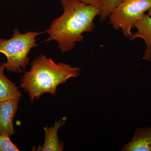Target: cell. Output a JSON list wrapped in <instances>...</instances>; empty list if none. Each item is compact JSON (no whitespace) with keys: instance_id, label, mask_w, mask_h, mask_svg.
I'll return each instance as SVG.
<instances>
[{"instance_id":"10","label":"cell","mask_w":151,"mask_h":151,"mask_svg":"<svg viewBox=\"0 0 151 151\" xmlns=\"http://www.w3.org/2000/svg\"><path fill=\"white\" fill-rule=\"evenodd\" d=\"M122 1V0H105L99 15L100 22L105 21Z\"/></svg>"},{"instance_id":"5","label":"cell","mask_w":151,"mask_h":151,"mask_svg":"<svg viewBox=\"0 0 151 151\" xmlns=\"http://www.w3.org/2000/svg\"><path fill=\"white\" fill-rule=\"evenodd\" d=\"M20 100L16 98L0 101V135L10 137L15 133L14 119Z\"/></svg>"},{"instance_id":"2","label":"cell","mask_w":151,"mask_h":151,"mask_svg":"<svg viewBox=\"0 0 151 151\" xmlns=\"http://www.w3.org/2000/svg\"><path fill=\"white\" fill-rule=\"evenodd\" d=\"M80 70L79 68L66 63H56L51 58L41 55L33 61L29 71L22 76L20 86L28 94L31 102L45 93L55 96L58 86L69 78L78 77Z\"/></svg>"},{"instance_id":"6","label":"cell","mask_w":151,"mask_h":151,"mask_svg":"<svg viewBox=\"0 0 151 151\" xmlns=\"http://www.w3.org/2000/svg\"><path fill=\"white\" fill-rule=\"evenodd\" d=\"M67 118L63 117L55 123L53 127H44L45 140L42 146H39L37 151H62L64 150V143L59 141L58 132L60 127L65 124Z\"/></svg>"},{"instance_id":"4","label":"cell","mask_w":151,"mask_h":151,"mask_svg":"<svg viewBox=\"0 0 151 151\" xmlns=\"http://www.w3.org/2000/svg\"><path fill=\"white\" fill-rule=\"evenodd\" d=\"M151 8V0H122L109 16V23L132 41V28Z\"/></svg>"},{"instance_id":"3","label":"cell","mask_w":151,"mask_h":151,"mask_svg":"<svg viewBox=\"0 0 151 151\" xmlns=\"http://www.w3.org/2000/svg\"><path fill=\"white\" fill-rule=\"evenodd\" d=\"M45 32L30 31L22 34L16 28L11 38H0V53L6 57V62L4 63L8 71L21 73L25 69L29 62L30 51L38 45L36 38Z\"/></svg>"},{"instance_id":"11","label":"cell","mask_w":151,"mask_h":151,"mask_svg":"<svg viewBox=\"0 0 151 151\" xmlns=\"http://www.w3.org/2000/svg\"><path fill=\"white\" fill-rule=\"evenodd\" d=\"M8 136L0 135V151H19Z\"/></svg>"},{"instance_id":"12","label":"cell","mask_w":151,"mask_h":151,"mask_svg":"<svg viewBox=\"0 0 151 151\" xmlns=\"http://www.w3.org/2000/svg\"><path fill=\"white\" fill-rule=\"evenodd\" d=\"M81 1L86 5H89L96 8L101 9L105 0H81Z\"/></svg>"},{"instance_id":"1","label":"cell","mask_w":151,"mask_h":151,"mask_svg":"<svg viewBox=\"0 0 151 151\" xmlns=\"http://www.w3.org/2000/svg\"><path fill=\"white\" fill-rule=\"evenodd\" d=\"M63 10L62 15L54 19L46 31L49 35L47 42L55 41L63 52H68L76 42L84 40V33L92 32L94 20L100 9L86 5L81 0H60Z\"/></svg>"},{"instance_id":"8","label":"cell","mask_w":151,"mask_h":151,"mask_svg":"<svg viewBox=\"0 0 151 151\" xmlns=\"http://www.w3.org/2000/svg\"><path fill=\"white\" fill-rule=\"evenodd\" d=\"M122 151H151V127L138 128Z\"/></svg>"},{"instance_id":"7","label":"cell","mask_w":151,"mask_h":151,"mask_svg":"<svg viewBox=\"0 0 151 151\" xmlns=\"http://www.w3.org/2000/svg\"><path fill=\"white\" fill-rule=\"evenodd\" d=\"M134 27L137 31L132 36V41L140 38L145 41L146 48L143 59L151 61V17L145 14L135 23Z\"/></svg>"},{"instance_id":"9","label":"cell","mask_w":151,"mask_h":151,"mask_svg":"<svg viewBox=\"0 0 151 151\" xmlns=\"http://www.w3.org/2000/svg\"><path fill=\"white\" fill-rule=\"evenodd\" d=\"M6 67L4 63L0 64V101L19 98L22 97L16 85L11 81L4 73Z\"/></svg>"},{"instance_id":"13","label":"cell","mask_w":151,"mask_h":151,"mask_svg":"<svg viewBox=\"0 0 151 151\" xmlns=\"http://www.w3.org/2000/svg\"><path fill=\"white\" fill-rule=\"evenodd\" d=\"M148 15L151 17V8L148 10Z\"/></svg>"}]
</instances>
